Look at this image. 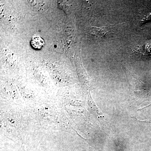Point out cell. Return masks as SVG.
I'll use <instances>...</instances> for the list:
<instances>
[{"label": "cell", "mask_w": 151, "mask_h": 151, "mask_svg": "<svg viewBox=\"0 0 151 151\" xmlns=\"http://www.w3.org/2000/svg\"><path fill=\"white\" fill-rule=\"evenodd\" d=\"M90 32L92 34L99 37H104L113 33V31L110 27H92L90 28Z\"/></svg>", "instance_id": "1"}, {"label": "cell", "mask_w": 151, "mask_h": 151, "mask_svg": "<svg viewBox=\"0 0 151 151\" xmlns=\"http://www.w3.org/2000/svg\"><path fill=\"white\" fill-rule=\"evenodd\" d=\"M30 43L33 48L38 50L41 49L43 47L45 42L40 37L35 36L32 38Z\"/></svg>", "instance_id": "2"}]
</instances>
